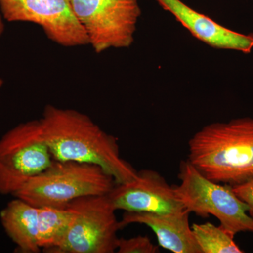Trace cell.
Listing matches in <instances>:
<instances>
[{
  "mask_svg": "<svg viewBox=\"0 0 253 253\" xmlns=\"http://www.w3.org/2000/svg\"><path fill=\"white\" fill-rule=\"evenodd\" d=\"M54 161L39 120L11 128L0 139V194L13 196Z\"/></svg>",
  "mask_w": 253,
  "mask_h": 253,
  "instance_id": "5",
  "label": "cell"
},
{
  "mask_svg": "<svg viewBox=\"0 0 253 253\" xmlns=\"http://www.w3.org/2000/svg\"><path fill=\"white\" fill-rule=\"evenodd\" d=\"M39 121L54 161L99 166L116 184L136 177L137 170L121 157L117 138L103 130L84 113L49 104Z\"/></svg>",
  "mask_w": 253,
  "mask_h": 253,
  "instance_id": "1",
  "label": "cell"
},
{
  "mask_svg": "<svg viewBox=\"0 0 253 253\" xmlns=\"http://www.w3.org/2000/svg\"><path fill=\"white\" fill-rule=\"evenodd\" d=\"M0 11L9 22H29L42 28L49 40L65 47L89 44L84 28L73 12L71 0H0Z\"/></svg>",
  "mask_w": 253,
  "mask_h": 253,
  "instance_id": "8",
  "label": "cell"
},
{
  "mask_svg": "<svg viewBox=\"0 0 253 253\" xmlns=\"http://www.w3.org/2000/svg\"><path fill=\"white\" fill-rule=\"evenodd\" d=\"M178 178L181 183L174 191L188 212L203 218L214 216L233 237L240 232L253 233L249 207L231 186L208 179L188 159L181 161Z\"/></svg>",
  "mask_w": 253,
  "mask_h": 253,
  "instance_id": "4",
  "label": "cell"
},
{
  "mask_svg": "<svg viewBox=\"0 0 253 253\" xmlns=\"http://www.w3.org/2000/svg\"><path fill=\"white\" fill-rule=\"evenodd\" d=\"M189 214L186 210L168 214L125 212L120 225L121 229L131 224L149 226L159 246L171 252L202 253L189 224Z\"/></svg>",
  "mask_w": 253,
  "mask_h": 253,
  "instance_id": "11",
  "label": "cell"
},
{
  "mask_svg": "<svg viewBox=\"0 0 253 253\" xmlns=\"http://www.w3.org/2000/svg\"><path fill=\"white\" fill-rule=\"evenodd\" d=\"M231 187L236 196L247 205L248 213L253 220V179Z\"/></svg>",
  "mask_w": 253,
  "mask_h": 253,
  "instance_id": "16",
  "label": "cell"
},
{
  "mask_svg": "<svg viewBox=\"0 0 253 253\" xmlns=\"http://www.w3.org/2000/svg\"><path fill=\"white\" fill-rule=\"evenodd\" d=\"M188 146L187 159L208 179L231 186L253 179V118L207 125Z\"/></svg>",
  "mask_w": 253,
  "mask_h": 253,
  "instance_id": "2",
  "label": "cell"
},
{
  "mask_svg": "<svg viewBox=\"0 0 253 253\" xmlns=\"http://www.w3.org/2000/svg\"><path fill=\"white\" fill-rule=\"evenodd\" d=\"M118 253H156L159 252L158 246L153 244L147 236H137L124 239L119 238L118 241Z\"/></svg>",
  "mask_w": 253,
  "mask_h": 253,
  "instance_id": "15",
  "label": "cell"
},
{
  "mask_svg": "<svg viewBox=\"0 0 253 253\" xmlns=\"http://www.w3.org/2000/svg\"><path fill=\"white\" fill-rule=\"evenodd\" d=\"M3 84H4V81H3V80L1 79V78H0V89H1Z\"/></svg>",
  "mask_w": 253,
  "mask_h": 253,
  "instance_id": "18",
  "label": "cell"
},
{
  "mask_svg": "<svg viewBox=\"0 0 253 253\" xmlns=\"http://www.w3.org/2000/svg\"><path fill=\"white\" fill-rule=\"evenodd\" d=\"M73 217L54 253H113L121 229L108 194L74 200L68 205Z\"/></svg>",
  "mask_w": 253,
  "mask_h": 253,
  "instance_id": "6",
  "label": "cell"
},
{
  "mask_svg": "<svg viewBox=\"0 0 253 253\" xmlns=\"http://www.w3.org/2000/svg\"><path fill=\"white\" fill-rule=\"evenodd\" d=\"M3 16L1 13H0V37L4 31V23L3 22Z\"/></svg>",
  "mask_w": 253,
  "mask_h": 253,
  "instance_id": "17",
  "label": "cell"
},
{
  "mask_svg": "<svg viewBox=\"0 0 253 253\" xmlns=\"http://www.w3.org/2000/svg\"><path fill=\"white\" fill-rule=\"evenodd\" d=\"M108 196L116 211L168 214L185 210L174 186L153 169L137 171L133 180L116 184Z\"/></svg>",
  "mask_w": 253,
  "mask_h": 253,
  "instance_id": "9",
  "label": "cell"
},
{
  "mask_svg": "<svg viewBox=\"0 0 253 253\" xmlns=\"http://www.w3.org/2000/svg\"><path fill=\"white\" fill-rule=\"evenodd\" d=\"M116 184L112 176L99 166L54 161L13 196L38 208L64 207L80 198L109 194Z\"/></svg>",
  "mask_w": 253,
  "mask_h": 253,
  "instance_id": "3",
  "label": "cell"
},
{
  "mask_svg": "<svg viewBox=\"0 0 253 253\" xmlns=\"http://www.w3.org/2000/svg\"><path fill=\"white\" fill-rule=\"evenodd\" d=\"M38 212V244L43 251L54 253L62 242L73 212L69 206H42Z\"/></svg>",
  "mask_w": 253,
  "mask_h": 253,
  "instance_id": "13",
  "label": "cell"
},
{
  "mask_svg": "<svg viewBox=\"0 0 253 253\" xmlns=\"http://www.w3.org/2000/svg\"><path fill=\"white\" fill-rule=\"evenodd\" d=\"M191 229L202 253H244L234 241V237L220 225L206 222L194 224Z\"/></svg>",
  "mask_w": 253,
  "mask_h": 253,
  "instance_id": "14",
  "label": "cell"
},
{
  "mask_svg": "<svg viewBox=\"0 0 253 253\" xmlns=\"http://www.w3.org/2000/svg\"><path fill=\"white\" fill-rule=\"evenodd\" d=\"M38 207L14 197L0 212L3 229L16 245L18 252H41L38 244Z\"/></svg>",
  "mask_w": 253,
  "mask_h": 253,
  "instance_id": "12",
  "label": "cell"
},
{
  "mask_svg": "<svg viewBox=\"0 0 253 253\" xmlns=\"http://www.w3.org/2000/svg\"><path fill=\"white\" fill-rule=\"evenodd\" d=\"M191 35L211 47L250 54L253 49V33L244 34L215 22L193 9L181 0H156Z\"/></svg>",
  "mask_w": 253,
  "mask_h": 253,
  "instance_id": "10",
  "label": "cell"
},
{
  "mask_svg": "<svg viewBox=\"0 0 253 253\" xmlns=\"http://www.w3.org/2000/svg\"><path fill=\"white\" fill-rule=\"evenodd\" d=\"M95 52L129 47L141 11L138 0H71Z\"/></svg>",
  "mask_w": 253,
  "mask_h": 253,
  "instance_id": "7",
  "label": "cell"
}]
</instances>
